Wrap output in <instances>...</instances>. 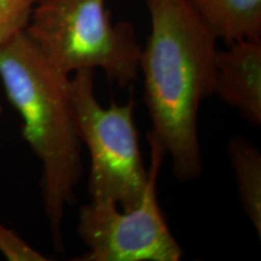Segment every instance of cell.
<instances>
[{
    "label": "cell",
    "instance_id": "6da1fadb",
    "mask_svg": "<svg viewBox=\"0 0 261 261\" xmlns=\"http://www.w3.org/2000/svg\"><path fill=\"white\" fill-rule=\"evenodd\" d=\"M150 33L139 58L154 133L180 181L202 173L201 104L213 96L218 39L188 0H145Z\"/></svg>",
    "mask_w": 261,
    "mask_h": 261
},
{
    "label": "cell",
    "instance_id": "ba28073f",
    "mask_svg": "<svg viewBox=\"0 0 261 261\" xmlns=\"http://www.w3.org/2000/svg\"><path fill=\"white\" fill-rule=\"evenodd\" d=\"M227 155L244 214L261 237V152L242 136L228 142Z\"/></svg>",
    "mask_w": 261,
    "mask_h": 261
},
{
    "label": "cell",
    "instance_id": "9c48e42d",
    "mask_svg": "<svg viewBox=\"0 0 261 261\" xmlns=\"http://www.w3.org/2000/svg\"><path fill=\"white\" fill-rule=\"evenodd\" d=\"M37 0H0V45L25 31Z\"/></svg>",
    "mask_w": 261,
    "mask_h": 261
},
{
    "label": "cell",
    "instance_id": "7a4b0ae2",
    "mask_svg": "<svg viewBox=\"0 0 261 261\" xmlns=\"http://www.w3.org/2000/svg\"><path fill=\"white\" fill-rule=\"evenodd\" d=\"M0 81L23 122V139L41 163L42 205L55 246L62 250V223L76 201L83 173L70 75L57 69L23 31L0 45Z\"/></svg>",
    "mask_w": 261,
    "mask_h": 261
},
{
    "label": "cell",
    "instance_id": "8fae6325",
    "mask_svg": "<svg viewBox=\"0 0 261 261\" xmlns=\"http://www.w3.org/2000/svg\"><path fill=\"white\" fill-rule=\"evenodd\" d=\"M2 115H3V106L2 103H0V117H2Z\"/></svg>",
    "mask_w": 261,
    "mask_h": 261
},
{
    "label": "cell",
    "instance_id": "277c9868",
    "mask_svg": "<svg viewBox=\"0 0 261 261\" xmlns=\"http://www.w3.org/2000/svg\"><path fill=\"white\" fill-rule=\"evenodd\" d=\"M70 97L80 140L90 155V200L113 201L122 210L138 204L148 184L135 123V99L103 107L94 91V70L70 75Z\"/></svg>",
    "mask_w": 261,
    "mask_h": 261
},
{
    "label": "cell",
    "instance_id": "52a82bcc",
    "mask_svg": "<svg viewBox=\"0 0 261 261\" xmlns=\"http://www.w3.org/2000/svg\"><path fill=\"white\" fill-rule=\"evenodd\" d=\"M217 39H261V0H188Z\"/></svg>",
    "mask_w": 261,
    "mask_h": 261
},
{
    "label": "cell",
    "instance_id": "8992f818",
    "mask_svg": "<svg viewBox=\"0 0 261 261\" xmlns=\"http://www.w3.org/2000/svg\"><path fill=\"white\" fill-rule=\"evenodd\" d=\"M213 94L248 123L260 126L261 39L233 41L218 50Z\"/></svg>",
    "mask_w": 261,
    "mask_h": 261
},
{
    "label": "cell",
    "instance_id": "3957f363",
    "mask_svg": "<svg viewBox=\"0 0 261 261\" xmlns=\"http://www.w3.org/2000/svg\"><path fill=\"white\" fill-rule=\"evenodd\" d=\"M107 0H37L25 32L57 69H100L110 84L139 76L142 46L129 22L114 23Z\"/></svg>",
    "mask_w": 261,
    "mask_h": 261
},
{
    "label": "cell",
    "instance_id": "5b68a950",
    "mask_svg": "<svg viewBox=\"0 0 261 261\" xmlns=\"http://www.w3.org/2000/svg\"><path fill=\"white\" fill-rule=\"evenodd\" d=\"M148 184L138 204L122 210L113 201H92L79 210L77 234L87 250L79 261H179L182 250L169 230L158 200V181L166 150L154 133Z\"/></svg>",
    "mask_w": 261,
    "mask_h": 261
},
{
    "label": "cell",
    "instance_id": "30bf717a",
    "mask_svg": "<svg viewBox=\"0 0 261 261\" xmlns=\"http://www.w3.org/2000/svg\"><path fill=\"white\" fill-rule=\"evenodd\" d=\"M0 253L9 261H46L44 254L34 249L15 231L0 223Z\"/></svg>",
    "mask_w": 261,
    "mask_h": 261
}]
</instances>
